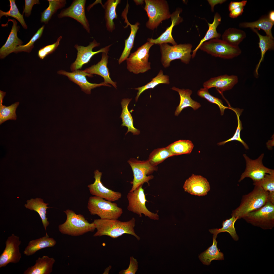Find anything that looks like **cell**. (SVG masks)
I'll return each instance as SVG.
<instances>
[{"label": "cell", "instance_id": "6da1fadb", "mask_svg": "<svg viewBox=\"0 0 274 274\" xmlns=\"http://www.w3.org/2000/svg\"><path fill=\"white\" fill-rule=\"evenodd\" d=\"M135 219L133 217L126 221H122L118 219H96L94 220L97 231L94 237L107 236L113 238H116L126 234L132 235L139 241L140 237L135 233L134 229Z\"/></svg>", "mask_w": 274, "mask_h": 274}, {"label": "cell", "instance_id": "7a4b0ae2", "mask_svg": "<svg viewBox=\"0 0 274 274\" xmlns=\"http://www.w3.org/2000/svg\"><path fill=\"white\" fill-rule=\"evenodd\" d=\"M269 192L261 186L255 185L251 192L242 196L239 206L232 211L231 215L238 219L243 218L246 214L257 210L268 201Z\"/></svg>", "mask_w": 274, "mask_h": 274}, {"label": "cell", "instance_id": "3957f363", "mask_svg": "<svg viewBox=\"0 0 274 274\" xmlns=\"http://www.w3.org/2000/svg\"><path fill=\"white\" fill-rule=\"evenodd\" d=\"M64 212L66 215V220L58 226L59 230L62 234L76 236L93 232L96 229L94 223H89L82 215L76 214L69 209Z\"/></svg>", "mask_w": 274, "mask_h": 274}, {"label": "cell", "instance_id": "277c9868", "mask_svg": "<svg viewBox=\"0 0 274 274\" xmlns=\"http://www.w3.org/2000/svg\"><path fill=\"white\" fill-rule=\"evenodd\" d=\"M87 208L91 215H97L102 219H118L123 213L116 203L96 196L89 198Z\"/></svg>", "mask_w": 274, "mask_h": 274}, {"label": "cell", "instance_id": "5b68a950", "mask_svg": "<svg viewBox=\"0 0 274 274\" xmlns=\"http://www.w3.org/2000/svg\"><path fill=\"white\" fill-rule=\"evenodd\" d=\"M161 54V62L165 68L168 67L171 62L179 59L186 64L189 63L192 58V45L184 44L170 46L167 43L159 44Z\"/></svg>", "mask_w": 274, "mask_h": 274}, {"label": "cell", "instance_id": "8992f818", "mask_svg": "<svg viewBox=\"0 0 274 274\" xmlns=\"http://www.w3.org/2000/svg\"><path fill=\"white\" fill-rule=\"evenodd\" d=\"M144 9L146 12L148 20L146 26L153 30L157 28L163 20L170 17L168 5L164 0H145Z\"/></svg>", "mask_w": 274, "mask_h": 274}, {"label": "cell", "instance_id": "52a82bcc", "mask_svg": "<svg viewBox=\"0 0 274 274\" xmlns=\"http://www.w3.org/2000/svg\"><path fill=\"white\" fill-rule=\"evenodd\" d=\"M247 222L264 230L274 227V204L268 201L260 208L250 212L243 218Z\"/></svg>", "mask_w": 274, "mask_h": 274}, {"label": "cell", "instance_id": "ba28073f", "mask_svg": "<svg viewBox=\"0 0 274 274\" xmlns=\"http://www.w3.org/2000/svg\"><path fill=\"white\" fill-rule=\"evenodd\" d=\"M199 48L213 56L226 59L237 57L242 52L238 46H232L219 39L206 41L201 45Z\"/></svg>", "mask_w": 274, "mask_h": 274}, {"label": "cell", "instance_id": "9c48e42d", "mask_svg": "<svg viewBox=\"0 0 274 274\" xmlns=\"http://www.w3.org/2000/svg\"><path fill=\"white\" fill-rule=\"evenodd\" d=\"M133 173V179L130 182L132 184L130 192L133 191L145 183L149 185V181L153 178V176L149 175L157 170V166L151 164L148 160H139L135 158H131L128 161Z\"/></svg>", "mask_w": 274, "mask_h": 274}, {"label": "cell", "instance_id": "30bf717a", "mask_svg": "<svg viewBox=\"0 0 274 274\" xmlns=\"http://www.w3.org/2000/svg\"><path fill=\"white\" fill-rule=\"evenodd\" d=\"M154 44L148 41L130 55L126 60L127 68L129 71L138 74L150 69L151 63L148 61L149 51Z\"/></svg>", "mask_w": 274, "mask_h": 274}, {"label": "cell", "instance_id": "8fae6325", "mask_svg": "<svg viewBox=\"0 0 274 274\" xmlns=\"http://www.w3.org/2000/svg\"><path fill=\"white\" fill-rule=\"evenodd\" d=\"M142 186V185H140L135 190L129 191L128 194L127 198L129 204L127 209L129 211L138 214L140 217H142V214H143L151 219L158 220L159 216L158 212L154 213L151 212L146 206V202L148 201L146 199Z\"/></svg>", "mask_w": 274, "mask_h": 274}, {"label": "cell", "instance_id": "7c38bea8", "mask_svg": "<svg viewBox=\"0 0 274 274\" xmlns=\"http://www.w3.org/2000/svg\"><path fill=\"white\" fill-rule=\"evenodd\" d=\"M243 156L246 161V167L241 176L238 181L239 182L246 177L251 179L253 182H257L263 179L266 174L274 172L273 169L268 168L263 165L264 154L255 160L250 159L245 154Z\"/></svg>", "mask_w": 274, "mask_h": 274}, {"label": "cell", "instance_id": "4fadbf2b", "mask_svg": "<svg viewBox=\"0 0 274 274\" xmlns=\"http://www.w3.org/2000/svg\"><path fill=\"white\" fill-rule=\"evenodd\" d=\"M100 45V43L94 39L86 47L76 44L74 47L77 51V57L75 61L71 65V71L73 72L81 69L83 65L87 63L91 58L97 53L104 52L108 54L112 44L102 48L96 51H92L94 48Z\"/></svg>", "mask_w": 274, "mask_h": 274}, {"label": "cell", "instance_id": "5bb4252c", "mask_svg": "<svg viewBox=\"0 0 274 274\" xmlns=\"http://www.w3.org/2000/svg\"><path fill=\"white\" fill-rule=\"evenodd\" d=\"M21 243L18 236L12 234L7 238L5 242V247L0 256V268L8 264L17 263L21 258L19 246Z\"/></svg>", "mask_w": 274, "mask_h": 274}, {"label": "cell", "instance_id": "9a60e30c", "mask_svg": "<svg viewBox=\"0 0 274 274\" xmlns=\"http://www.w3.org/2000/svg\"><path fill=\"white\" fill-rule=\"evenodd\" d=\"M86 2L85 0L74 1L70 6L61 11L58 15V18H72L80 23L87 31L90 33V25L85 12Z\"/></svg>", "mask_w": 274, "mask_h": 274}, {"label": "cell", "instance_id": "2e32d148", "mask_svg": "<svg viewBox=\"0 0 274 274\" xmlns=\"http://www.w3.org/2000/svg\"><path fill=\"white\" fill-rule=\"evenodd\" d=\"M57 73L59 74L67 76L70 80L78 85L81 90L87 94H90L91 90L97 87L102 86L111 87V85L103 82L99 84L90 83L87 81L86 77L87 76L92 77L93 76V75L87 73L83 70H77L72 72H69L61 70L58 71Z\"/></svg>", "mask_w": 274, "mask_h": 274}, {"label": "cell", "instance_id": "e0dca14e", "mask_svg": "<svg viewBox=\"0 0 274 274\" xmlns=\"http://www.w3.org/2000/svg\"><path fill=\"white\" fill-rule=\"evenodd\" d=\"M94 182L88 185L92 195L111 201L118 200L121 197V193L108 189L104 186L101 181L102 173L98 170L94 171Z\"/></svg>", "mask_w": 274, "mask_h": 274}, {"label": "cell", "instance_id": "ac0fdd59", "mask_svg": "<svg viewBox=\"0 0 274 274\" xmlns=\"http://www.w3.org/2000/svg\"><path fill=\"white\" fill-rule=\"evenodd\" d=\"M183 188L185 192L199 196L207 195L210 189V184L206 178L201 175L194 174L186 180Z\"/></svg>", "mask_w": 274, "mask_h": 274}, {"label": "cell", "instance_id": "d6986e66", "mask_svg": "<svg viewBox=\"0 0 274 274\" xmlns=\"http://www.w3.org/2000/svg\"><path fill=\"white\" fill-rule=\"evenodd\" d=\"M238 77L235 75H224L212 78L204 82V88L208 90L215 88L221 95L224 91L231 89L238 82Z\"/></svg>", "mask_w": 274, "mask_h": 274}, {"label": "cell", "instance_id": "ffe728a7", "mask_svg": "<svg viewBox=\"0 0 274 274\" xmlns=\"http://www.w3.org/2000/svg\"><path fill=\"white\" fill-rule=\"evenodd\" d=\"M182 9L180 8L176 9L171 15L172 23L166 30L159 37L156 39L148 38L147 41L154 44L159 45L163 43H170L173 45L177 44L172 35V32L173 27L179 24L183 21L182 18L179 15L182 12Z\"/></svg>", "mask_w": 274, "mask_h": 274}, {"label": "cell", "instance_id": "44dd1931", "mask_svg": "<svg viewBox=\"0 0 274 274\" xmlns=\"http://www.w3.org/2000/svg\"><path fill=\"white\" fill-rule=\"evenodd\" d=\"M109 56L108 54L103 52L100 61L96 64H94L86 68L83 71L91 74H95L99 75L104 79L103 82L106 84H110L112 85L116 89V82L113 81L110 77V74L107 65Z\"/></svg>", "mask_w": 274, "mask_h": 274}, {"label": "cell", "instance_id": "7402d4cb", "mask_svg": "<svg viewBox=\"0 0 274 274\" xmlns=\"http://www.w3.org/2000/svg\"><path fill=\"white\" fill-rule=\"evenodd\" d=\"M9 20L12 22L13 25L6 43L0 49L1 59L4 58L11 53L13 52L18 46L22 45L23 43L17 36V32L20 27L17 25V22L14 19H9Z\"/></svg>", "mask_w": 274, "mask_h": 274}, {"label": "cell", "instance_id": "603a6c76", "mask_svg": "<svg viewBox=\"0 0 274 274\" xmlns=\"http://www.w3.org/2000/svg\"><path fill=\"white\" fill-rule=\"evenodd\" d=\"M129 7V5L127 4L126 7L122 13V16L125 20V22L127 24V25L124 28H126L129 25L130 26L131 32L128 38L125 40V47L118 60L119 64L126 60L130 54L131 50L133 46L135 38L139 28V26L140 25L139 23L138 22L134 25L131 24L129 22L127 16Z\"/></svg>", "mask_w": 274, "mask_h": 274}, {"label": "cell", "instance_id": "cb8c5ba5", "mask_svg": "<svg viewBox=\"0 0 274 274\" xmlns=\"http://www.w3.org/2000/svg\"><path fill=\"white\" fill-rule=\"evenodd\" d=\"M55 260L47 256L39 257L34 265L28 267L24 274H50L53 271Z\"/></svg>", "mask_w": 274, "mask_h": 274}, {"label": "cell", "instance_id": "d4e9b609", "mask_svg": "<svg viewBox=\"0 0 274 274\" xmlns=\"http://www.w3.org/2000/svg\"><path fill=\"white\" fill-rule=\"evenodd\" d=\"M172 89L178 92L180 98L179 104L177 107L175 112V116H178L182 111L186 107H190L194 110H196L201 106L199 103L194 101L191 98V96L192 93L191 90L180 89L175 87H173Z\"/></svg>", "mask_w": 274, "mask_h": 274}, {"label": "cell", "instance_id": "484cf974", "mask_svg": "<svg viewBox=\"0 0 274 274\" xmlns=\"http://www.w3.org/2000/svg\"><path fill=\"white\" fill-rule=\"evenodd\" d=\"M56 243V241L54 238L45 235L30 241L28 245L25 248L23 253L27 256L31 255L41 249L54 247Z\"/></svg>", "mask_w": 274, "mask_h": 274}, {"label": "cell", "instance_id": "4316f807", "mask_svg": "<svg viewBox=\"0 0 274 274\" xmlns=\"http://www.w3.org/2000/svg\"><path fill=\"white\" fill-rule=\"evenodd\" d=\"M27 204L25 207L30 210H33L37 212L39 215L46 231V235L48 236L46 232V228L49 225V222L46 217V210L49 207L47 206L48 203H45L43 199L40 198H32L27 200Z\"/></svg>", "mask_w": 274, "mask_h": 274}, {"label": "cell", "instance_id": "83f0119b", "mask_svg": "<svg viewBox=\"0 0 274 274\" xmlns=\"http://www.w3.org/2000/svg\"><path fill=\"white\" fill-rule=\"evenodd\" d=\"M217 235H213V243L212 246L201 253L199 258L202 263L209 265L214 260H224V254L220 251L217 246V242L216 240Z\"/></svg>", "mask_w": 274, "mask_h": 274}, {"label": "cell", "instance_id": "f1b7e54d", "mask_svg": "<svg viewBox=\"0 0 274 274\" xmlns=\"http://www.w3.org/2000/svg\"><path fill=\"white\" fill-rule=\"evenodd\" d=\"M121 2L120 0H108L103 6L105 10L106 26L107 30L109 32H112L115 29L113 20L117 18L116 8Z\"/></svg>", "mask_w": 274, "mask_h": 274}, {"label": "cell", "instance_id": "f546056e", "mask_svg": "<svg viewBox=\"0 0 274 274\" xmlns=\"http://www.w3.org/2000/svg\"><path fill=\"white\" fill-rule=\"evenodd\" d=\"M274 23L269 19L268 15L262 16L256 21L252 22H243L239 24V26L242 28H250L263 30L267 36L274 39L271 29Z\"/></svg>", "mask_w": 274, "mask_h": 274}, {"label": "cell", "instance_id": "4dcf8cb0", "mask_svg": "<svg viewBox=\"0 0 274 274\" xmlns=\"http://www.w3.org/2000/svg\"><path fill=\"white\" fill-rule=\"evenodd\" d=\"M132 99L124 98L122 100L121 106L122 108L121 115L120 117L122 120L121 126L127 127L128 130L126 134L129 132L132 133L133 135H138L140 133V131L135 128L133 125V119L132 115L128 108V105Z\"/></svg>", "mask_w": 274, "mask_h": 274}, {"label": "cell", "instance_id": "1f68e13d", "mask_svg": "<svg viewBox=\"0 0 274 274\" xmlns=\"http://www.w3.org/2000/svg\"><path fill=\"white\" fill-rule=\"evenodd\" d=\"M221 21V17L220 15L217 12L215 13L213 23L211 24L208 23L209 28L205 36L201 40L195 49L193 51L192 58L195 57L197 51L203 43L209 40L214 39H219L220 38L221 35L217 32L216 29L220 23Z\"/></svg>", "mask_w": 274, "mask_h": 274}, {"label": "cell", "instance_id": "d6a6232c", "mask_svg": "<svg viewBox=\"0 0 274 274\" xmlns=\"http://www.w3.org/2000/svg\"><path fill=\"white\" fill-rule=\"evenodd\" d=\"M257 35L259 38V47L261 52V57L258 63L255 68V73L258 75V70L261 62L264 60L266 53L268 50H273L274 49V39L267 36H264L261 35L258 31V29L253 28L251 29Z\"/></svg>", "mask_w": 274, "mask_h": 274}, {"label": "cell", "instance_id": "836d02e7", "mask_svg": "<svg viewBox=\"0 0 274 274\" xmlns=\"http://www.w3.org/2000/svg\"><path fill=\"white\" fill-rule=\"evenodd\" d=\"M246 36L244 31L234 28H229L225 31L221 37L222 40L229 44L238 46Z\"/></svg>", "mask_w": 274, "mask_h": 274}, {"label": "cell", "instance_id": "e575fe53", "mask_svg": "<svg viewBox=\"0 0 274 274\" xmlns=\"http://www.w3.org/2000/svg\"><path fill=\"white\" fill-rule=\"evenodd\" d=\"M194 146L191 141L180 140L171 144L166 147L174 156L190 154Z\"/></svg>", "mask_w": 274, "mask_h": 274}, {"label": "cell", "instance_id": "d590c367", "mask_svg": "<svg viewBox=\"0 0 274 274\" xmlns=\"http://www.w3.org/2000/svg\"><path fill=\"white\" fill-rule=\"evenodd\" d=\"M231 216V217L223 221L222 226L221 228L210 229L209 230L210 232L214 235H217L221 232H227L230 234L234 241H238L239 237L236 233L234 227V224L238 219L233 215Z\"/></svg>", "mask_w": 274, "mask_h": 274}, {"label": "cell", "instance_id": "8d00e7d4", "mask_svg": "<svg viewBox=\"0 0 274 274\" xmlns=\"http://www.w3.org/2000/svg\"><path fill=\"white\" fill-rule=\"evenodd\" d=\"M169 76L167 75L164 74L162 70L160 71L157 75L152 79V80L145 85L140 87L135 88L138 90L135 98L136 102L141 94L144 91L148 89H153L155 87L160 84H169Z\"/></svg>", "mask_w": 274, "mask_h": 274}, {"label": "cell", "instance_id": "74e56055", "mask_svg": "<svg viewBox=\"0 0 274 274\" xmlns=\"http://www.w3.org/2000/svg\"><path fill=\"white\" fill-rule=\"evenodd\" d=\"M48 7L41 13V21L45 24L48 23L52 16L57 10L64 7L66 4L65 0H48Z\"/></svg>", "mask_w": 274, "mask_h": 274}, {"label": "cell", "instance_id": "f35d334b", "mask_svg": "<svg viewBox=\"0 0 274 274\" xmlns=\"http://www.w3.org/2000/svg\"><path fill=\"white\" fill-rule=\"evenodd\" d=\"M174 156L166 147L153 150L149 155L148 160L152 165L157 166L167 158Z\"/></svg>", "mask_w": 274, "mask_h": 274}, {"label": "cell", "instance_id": "ab89813d", "mask_svg": "<svg viewBox=\"0 0 274 274\" xmlns=\"http://www.w3.org/2000/svg\"><path fill=\"white\" fill-rule=\"evenodd\" d=\"M19 104L17 102L7 107L0 104V124L8 120L16 119V110Z\"/></svg>", "mask_w": 274, "mask_h": 274}, {"label": "cell", "instance_id": "60d3db41", "mask_svg": "<svg viewBox=\"0 0 274 274\" xmlns=\"http://www.w3.org/2000/svg\"><path fill=\"white\" fill-rule=\"evenodd\" d=\"M230 109L233 110L236 114L237 117L238 126L235 132L232 137L226 141L219 142L217 144L218 145H221L225 144L226 143L231 141L236 140L241 142L244 146L245 148L247 149L249 147L247 144L244 142L241 138L240 137V132L243 129L242 124L241 121L239 119V116L241 115L243 110L239 109L234 108L232 107H230Z\"/></svg>", "mask_w": 274, "mask_h": 274}, {"label": "cell", "instance_id": "b9f144b4", "mask_svg": "<svg viewBox=\"0 0 274 274\" xmlns=\"http://www.w3.org/2000/svg\"><path fill=\"white\" fill-rule=\"evenodd\" d=\"M10 8L7 12H4L0 10V18L3 16H9L17 19L21 23L23 28L25 29L27 26L25 22L23 14L20 12L16 6L15 0H9Z\"/></svg>", "mask_w": 274, "mask_h": 274}, {"label": "cell", "instance_id": "7bdbcfd3", "mask_svg": "<svg viewBox=\"0 0 274 274\" xmlns=\"http://www.w3.org/2000/svg\"><path fill=\"white\" fill-rule=\"evenodd\" d=\"M208 90L204 88H201L198 91L197 94L200 97L206 99L209 102L217 105L220 109L221 115H223L225 109H230V107H227L224 106L222 100L211 95L209 93Z\"/></svg>", "mask_w": 274, "mask_h": 274}, {"label": "cell", "instance_id": "ee69618b", "mask_svg": "<svg viewBox=\"0 0 274 274\" xmlns=\"http://www.w3.org/2000/svg\"><path fill=\"white\" fill-rule=\"evenodd\" d=\"M44 27V25L42 26L38 30L28 43L25 45L18 46L13 52L16 53L22 52H30L34 47L35 42L41 36Z\"/></svg>", "mask_w": 274, "mask_h": 274}, {"label": "cell", "instance_id": "f6af8a7d", "mask_svg": "<svg viewBox=\"0 0 274 274\" xmlns=\"http://www.w3.org/2000/svg\"><path fill=\"white\" fill-rule=\"evenodd\" d=\"M254 185H259L265 191L270 193H274V172L266 174L262 180L253 182Z\"/></svg>", "mask_w": 274, "mask_h": 274}, {"label": "cell", "instance_id": "bcb514c9", "mask_svg": "<svg viewBox=\"0 0 274 274\" xmlns=\"http://www.w3.org/2000/svg\"><path fill=\"white\" fill-rule=\"evenodd\" d=\"M62 38V36H60L55 43L41 48L38 52V55L40 58L43 59L47 55L54 52L59 45L60 42Z\"/></svg>", "mask_w": 274, "mask_h": 274}, {"label": "cell", "instance_id": "7dc6e473", "mask_svg": "<svg viewBox=\"0 0 274 274\" xmlns=\"http://www.w3.org/2000/svg\"><path fill=\"white\" fill-rule=\"evenodd\" d=\"M138 269V262L133 256L130 258V263L127 269L122 270L119 272V274H134Z\"/></svg>", "mask_w": 274, "mask_h": 274}, {"label": "cell", "instance_id": "c3c4849f", "mask_svg": "<svg viewBox=\"0 0 274 274\" xmlns=\"http://www.w3.org/2000/svg\"><path fill=\"white\" fill-rule=\"evenodd\" d=\"M24 9L23 14L25 13V16L29 17L30 15L33 6L35 4H40L39 0H25Z\"/></svg>", "mask_w": 274, "mask_h": 274}, {"label": "cell", "instance_id": "681fc988", "mask_svg": "<svg viewBox=\"0 0 274 274\" xmlns=\"http://www.w3.org/2000/svg\"><path fill=\"white\" fill-rule=\"evenodd\" d=\"M247 3V1L243 0L239 2H231L228 6L229 10L230 11L239 8L244 7Z\"/></svg>", "mask_w": 274, "mask_h": 274}, {"label": "cell", "instance_id": "f907efd6", "mask_svg": "<svg viewBox=\"0 0 274 274\" xmlns=\"http://www.w3.org/2000/svg\"><path fill=\"white\" fill-rule=\"evenodd\" d=\"M244 7H240L234 9L230 11L229 16L232 18H235L241 15L244 12Z\"/></svg>", "mask_w": 274, "mask_h": 274}, {"label": "cell", "instance_id": "816d5d0a", "mask_svg": "<svg viewBox=\"0 0 274 274\" xmlns=\"http://www.w3.org/2000/svg\"><path fill=\"white\" fill-rule=\"evenodd\" d=\"M208 2L209 4L210 5L211 7V10L212 12L214 11V6L217 4H221L226 1L225 0H208Z\"/></svg>", "mask_w": 274, "mask_h": 274}, {"label": "cell", "instance_id": "f5cc1de1", "mask_svg": "<svg viewBox=\"0 0 274 274\" xmlns=\"http://www.w3.org/2000/svg\"><path fill=\"white\" fill-rule=\"evenodd\" d=\"M268 16L269 19L271 22L274 23V11L273 10L270 11L269 13Z\"/></svg>", "mask_w": 274, "mask_h": 274}, {"label": "cell", "instance_id": "db71d44e", "mask_svg": "<svg viewBox=\"0 0 274 274\" xmlns=\"http://www.w3.org/2000/svg\"><path fill=\"white\" fill-rule=\"evenodd\" d=\"M6 93V92L0 91V104H2L3 100Z\"/></svg>", "mask_w": 274, "mask_h": 274}, {"label": "cell", "instance_id": "11a10c76", "mask_svg": "<svg viewBox=\"0 0 274 274\" xmlns=\"http://www.w3.org/2000/svg\"><path fill=\"white\" fill-rule=\"evenodd\" d=\"M134 1L136 5L142 4L143 3L144 1L143 0H134Z\"/></svg>", "mask_w": 274, "mask_h": 274}, {"label": "cell", "instance_id": "9f6ffc18", "mask_svg": "<svg viewBox=\"0 0 274 274\" xmlns=\"http://www.w3.org/2000/svg\"><path fill=\"white\" fill-rule=\"evenodd\" d=\"M111 266L110 267L109 266V267H108V270H110V269H111ZM107 269L106 268V270H105V271H104V273H107Z\"/></svg>", "mask_w": 274, "mask_h": 274}]
</instances>
